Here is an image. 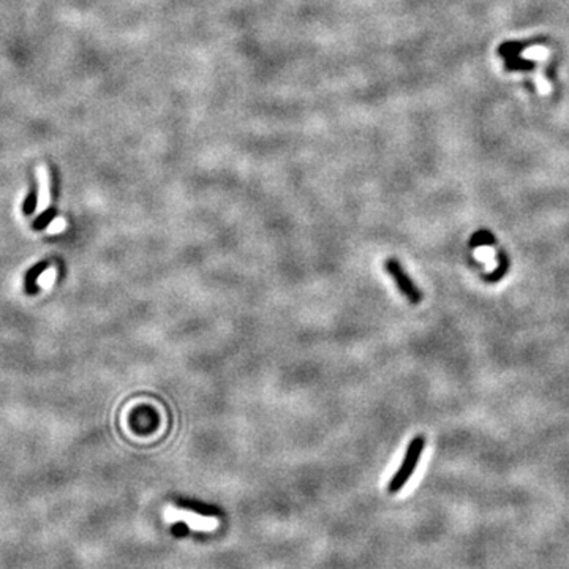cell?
<instances>
[{
	"mask_svg": "<svg viewBox=\"0 0 569 569\" xmlns=\"http://www.w3.org/2000/svg\"><path fill=\"white\" fill-rule=\"evenodd\" d=\"M424 448H426L424 436H421V435L414 436V439L410 441V444H408V448L405 451L402 463H400L399 470L389 481V486H388L389 493H392V495L397 493L408 484V481H410V478L413 476L416 466H418V463L421 461Z\"/></svg>",
	"mask_w": 569,
	"mask_h": 569,
	"instance_id": "obj_1",
	"label": "cell"
},
{
	"mask_svg": "<svg viewBox=\"0 0 569 569\" xmlns=\"http://www.w3.org/2000/svg\"><path fill=\"white\" fill-rule=\"evenodd\" d=\"M384 269H386V272L391 275V279L394 280V283L397 284V288H399L400 293H402L408 299V301H410L414 305L421 304L422 293H421L419 287L411 280V277L406 274L404 266L400 265V262L396 258L386 260Z\"/></svg>",
	"mask_w": 569,
	"mask_h": 569,
	"instance_id": "obj_2",
	"label": "cell"
},
{
	"mask_svg": "<svg viewBox=\"0 0 569 569\" xmlns=\"http://www.w3.org/2000/svg\"><path fill=\"white\" fill-rule=\"evenodd\" d=\"M51 203L49 196V184L46 174H40L39 178V193H36V206H35V215H40L45 212Z\"/></svg>",
	"mask_w": 569,
	"mask_h": 569,
	"instance_id": "obj_3",
	"label": "cell"
},
{
	"mask_svg": "<svg viewBox=\"0 0 569 569\" xmlns=\"http://www.w3.org/2000/svg\"><path fill=\"white\" fill-rule=\"evenodd\" d=\"M178 508L188 511V513L204 516V517H215L220 514V509L218 508L206 505V503H200V501H182V503H178Z\"/></svg>",
	"mask_w": 569,
	"mask_h": 569,
	"instance_id": "obj_4",
	"label": "cell"
},
{
	"mask_svg": "<svg viewBox=\"0 0 569 569\" xmlns=\"http://www.w3.org/2000/svg\"><path fill=\"white\" fill-rule=\"evenodd\" d=\"M497 260H498V267L495 269L492 274L486 275V282H488V283L500 282L503 277H505L509 272V258H508V255H506L505 250H498Z\"/></svg>",
	"mask_w": 569,
	"mask_h": 569,
	"instance_id": "obj_5",
	"label": "cell"
},
{
	"mask_svg": "<svg viewBox=\"0 0 569 569\" xmlns=\"http://www.w3.org/2000/svg\"><path fill=\"white\" fill-rule=\"evenodd\" d=\"M497 244V237H495L488 230H479L474 232L470 239L471 249H478V247H492Z\"/></svg>",
	"mask_w": 569,
	"mask_h": 569,
	"instance_id": "obj_6",
	"label": "cell"
},
{
	"mask_svg": "<svg viewBox=\"0 0 569 569\" xmlns=\"http://www.w3.org/2000/svg\"><path fill=\"white\" fill-rule=\"evenodd\" d=\"M505 68L509 71H523V70H533L535 62L528 59H522L519 56H513L505 59Z\"/></svg>",
	"mask_w": 569,
	"mask_h": 569,
	"instance_id": "obj_7",
	"label": "cell"
},
{
	"mask_svg": "<svg viewBox=\"0 0 569 569\" xmlns=\"http://www.w3.org/2000/svg\"><path fill=\"white\" fill-rule=\"evenodd\" d=\"M531 45L530 41H508V43H503L498 49V54L503 57V59H508V57H513V56H519L522 53V49L525 46Z\"/></svg>",
	"mask_w": 569,
	"mask_h": 569,
	"instance_id": "obj_8",
	"label": "cell"
},
{
	"mask_svg": "<svg viewBox=\"0 0 569 569\" xmlns=\"http://www.w3.org/2000/svg\"><path fill=\"white\" fill-rule=\"evenodd\" d=\"M56 275H57V269L56 267H48L45 272H41L39 275V279H36V283H39V287H41L43 289H49L56 282Z\"/></svg>",
	"mask_w": 569,
	"mask_h": 569,
	"instance_id": "obj_9",
	"label": "cell"
},
{
	"mask_svg": "<svg viewBox=\"0 0 569 569\" xmlns=\"http://www.w3.org/2000/svg\"><path fill=\"white\" fill-rule=\"evenodd\" d=\"M65 226H67V222H65L63 218L57 217V218H54V220L48 225V230H46V231H48V235H59V232L65 231Z\"/></svg>",
	"mask_w": 569,
	"mask_h": 569,
	"instance_id": "obj_10",
	"label": "cell"
},
{
	"mask_svg": "<svg viewBox=\"0 0 569 569\" xmlns=\"http://www.w3.org/2000/svg\"><path fill=\"white\" fill-rule=\"evenodd\" d=\"M187 531H188V527H187V523H184V522H178L173 527V533L176 535V536H184Z\"/></svg>",
	"mask_w": 569,
	"mask_h": 569,
	"instance_id": "obj_11",
	"label": "cell"
}]
</instances>
